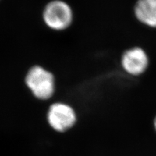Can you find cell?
I'll return each mask as SVG.
<instances>
[{"label":"cell","instance_id":"277c9868","mask_svg":"<svg viewBox=\"0 0 156 156\" xmlns=\"http://www.w3.org/2000/svg\"><path fill=\"white\" fill-rule=\"evenodd\" d=\"M148 57L141 48L135 47L126 50L121 58V65L128 74L138 76L146 70L148 66Z\"/></svg>","mask_w":156,"mask_h":156},{"label":"cell","instance_id":"5b68a950","mask_svg":"<svg viewBox=\"0 0 156 156\" xmlns=\"http://www.w3.org/2000/svg\"><path fill=\"white\" fill-rule=\"evenodd\" d=\"M135 14L144 25L156 27V0H138L135 6Z\"/></svg>","mask_w":156,"mask_h":156},{"label":"cell","instance_id":"8992f818","mask_svg":"<svg viewBox=\"0 0 156 156\" xmlns=\"http://www.w3.org/2000/svg\"><path fill=\"white\" fill-rule=\"evenodd\" d=\"M154 126H155V129H156V117H155V120H154Z\"/></svg>","mask_w":156,"mask_h":156},{"label":"cell","instance_id":"7a4b0ae2","mask_svg":"<svg viewBox=\"0 0 156 156\" xmlns=\"http://www.w3.org/2000/svg\"><path fill=\"white\" fill-rule=\"evenodd\" d=\"M74 11L62 0H52L43 8L42 18L45 26L53 31L61 32L69 28L74 22Z\"/></svg>","mask_w":156,"mask_h":156},{"label":"cell","instance_id":"3957f363","mask_svg":"<svg viewBox=\"0 0 156 156\" xmlns=\"http://www.w3.org/2000/svg\"><path fill=\"white\" fill-rule=\"evenodd\" d=\"M46 121L52 130L63 133L74 128L77 121V115L70 105L57 101L48 107Z\"/></svg>","mask_w":156,"mask_h":156},{"label":"cell","instance_id":"6da1fadb","mask_svg":"<svg viewBox=\"0 0 156 156\" xmlns=\"http://www.w3.org/2000/svg\"><path fill=\"white\" fill-rule=\"evenodd\" d=\"M24 83L33 97L38 100H48L55 94V76L41 65H35L29 68L24 77Z\"/></svg>","mask_w":156,"mask_h":156}]
</instances>
